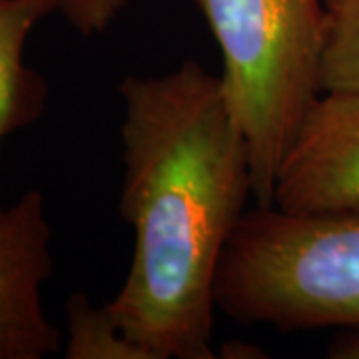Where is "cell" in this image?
<instances>
[{
  "label": "cell",
  "mask_w": 359,
  "mask_h": 359,
  "mask_svg": "<svg viewBox=\"0 0 359 359\" xmlns=\"http://www.w3.org/2000/svg\"><path fill=\"white\" fill-rule=\"evenodd\" d=\"M52 228L39 190L0 212V359H42L60 351V332L40 290L54 271Z\"/></svg>",
  "instance_id": "obj_4"
},
{
  "label": "cell",
  "mask_w": 359,
  "mask_h": 359,
  "mask_svg": "<svg viewBox=\"0 0 359 359\" xmlns=\"http://www.w3.org/2000/svg\"><path fill=\"white\" fill-rule=\"evenodd\" d=\"M327 355L334 359H359V330H349L347 334L335 337Z\"/></svg>",
  "instance_id": "obj_10"
},
{
  "label": "cell",
  "mask_w": 359,
  "mask_h": 359,
  "mask_svg": "<svg viewBox=\"0 0 359 359\" xmlns=\"http://www.w3.org/2000/svg\"><path fill=\"white\" fill-rule=\"evenodd\" d=\"M321 94H359V0H323Z\"/></svg>",
  "instance_id": "obj_7"
},
{
  "label": "cell",
  "mask_w": 359,
  "mask_h": 359,
  "mask_svg": "<svg viewBox=\"0 0 359 359\" xmlns=\"http://www.w3.org/2000/svg\"><path fill=\"white\" fill-rule=\"evenodd\" d=\"M222 54V90L271 205L283 158L320 98L323 0H198Z\"/></svg>",
  "instance_id": "obj_3"
},
{
  "label": "cell",
  "mask_w": 359,
  "mask_h": 359,
  "mask_svg": "<svg viewBox=\"0 0 359 359\" xmlns=\"http://www.w3.org/2000/svg\"><path fill=\"white\" fill-rule=\"evenodd\" d=\"M216 306L244 325L359 330V205L245 212L219 266Z\"/></svg>",
  "instance_id": "obj_2"
},
{
  "label": "cell",
  "mask_w": 359,
  "mask_h": 359,
  "mask_svg": "<svg viewBox=\"0 0 359 359\" xmlns=\"http://www.w3.org/2000/svg\"><path fill=\"white\" fill-rule=\"evenodd\" d=\"M120 214L134 254L106 306L152 359L216 358V285L254 196L252 150L219 76L188 60L162 76H126Z\"/></svg>",
  "instance_id": "obj_1"
},
{
  "label": "cell",
  "mask_w": 359,
  "mask_h": 359,
  "mask_svg": "<svg viewBox=\"0 0 359 359\" xmlns=\"http://www.w3.org/2000/svg\"><path fill=\"white\" fill-rule=\"evenodd\" d=\"M271 204L287 212L359 205V94H320L283 158Z\"/></svg>",
  "instance_id": "obj_5"
},
{
  "label": "cell",
  "mask_w": 359,
  "mask_h": 359,
  "mask_svg": "<svg viewBox=\"0 0 359 359\" xmlns=\"http://www.w3.org/2000/svg\"><path fill=\"white\" fill-rule=\"evenodd\" d=\"M54 13H60V0H0V144L46 110L48 82L25 62V46Z\"/></svg>",
  "instance_id": "obj_6"
},
{
  "label": "cell",
  "mask_w": 359,
  "mask_h": 359,
  "mask_svg": "<svg viewBox=\"0 0 359 359\" xmlns=\"http://www.w3.org/2000/svg\"><path fill=\"white\" fill-rule=\"evenodd\" d=\"M126 0H60V13L70 26L84 34H100L118 18Z\"/></svg>",
  "instance_id": "obj_9"
},
{
  "label": "cell",
  "mask_w": 359,
  "mask_h": 359,
  "mask_svg": "<svg viewBox=\"0 0 359 359\" xmlns=\"http://www.w3.org/2000/svg\"><path fill=\"white\" fill-rule=\"evenodd\" d=\"M66 359H152L122 332L108 306H92L76 292L66 302Z\"/></svg>",
  "instance_id": "obj_8"
}]
</instances>
